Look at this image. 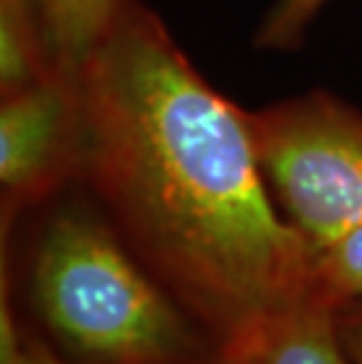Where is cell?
Wrapping results in <instances>:
<instances>
[{
  "mask_svg": "<svg viewBox=\"0 0 362 364\" xmlns=\"http://www.w3.org/2000/svg\"><path fill=\"white\" fill-rule=\"evenodd\" d=\"M82 183L156 280L223 338L311 291V247L280 214L247 111L122 0L73 73Z\"/></svg>",
  "mask_w": 362,
  "mask_h": 364,
  "instance_id": "cell-1",
  "label": "cell"
},
{
  "mask_svg": "<svg viewBox=\"0 0 362 364\" xmlns=\"http://www.w3.org/2000/svg\"><path fill=\"white\" fill-rule=\"evenodd\" d=\"M28 289L45 327L92 364H181L196 353L179 301L95 207L61 203L45 216Z\"/></svg>",
  "mask_w": 362,
  "mask_h": 364,
  "instance_id": "cell-2",
  "label": "cell"
},
{
  "mask_svg": "<svg viewBox=\"0 0 362 364\" xmlns=\"http://www.w3.org/2000/svg\"><path fill=\"white\" fill-rule=\"evenodd\" d=\"M254 151L280 214L311 254L362 223V113L329 92L247 111Z\"/></svg>",
  "mask_w": 362,
  "mask_h": 364,
  "instance_id": "cell-3",
  "label": "cell"
},
{
  "mask_svg": "<svg viewBox=\"0 0 362 364\" xmlns=\"http://www.w3.org/2000/svg\"><path fill=\"white\" fill-rule=\"evenodd\" d=\"M0 97V191L7 230L24 209L75 183L82 125L75 78L59 68Z\"/></svg>",
  "mask_w": 362,
  "mask_h": 364,
  "instance_id": "cell-4",
  "label": "cell"
},
{
  "mask_svg": "<svg viewBox=\"0 0 362 364\" xmlns=\"http://www.w3.org/2000/svg\"><path fill=\"white\" fill-rule=\"evenodd\" d=\"M217 364H351L334 311L311 291L240 324L221 338Z\"/></svg>",
  "mask_w": 362,
  "mask_h": 364,
  "instance_id": "cell-5",
  "label": "cell"
},
{
  "mask_svg": "<svg viewBox=\"0 0 362 364\" xmlns=\"http://www.w3.org/2000/svg\"><path fill=\"white\" fill-rule=\"evenodd\" d=\"M120 5L122 0H36L50 64L73 75Z\"/></svg>",
  "mask_w": 362,
  "mask_h": 364,
  "instance_id": "cell-6",
  "label": "cell"
},
{
  "mask_svg": "<svg viewBox=\"0 0 362 364\" xmlns=\"http://www.w3.org/2000/svg\"><path fill=\"white\" fill-rule=\"evenodd\" d=\"M50 68L36 0H0V95L31 85Z\"/></svg>",
  "mask_w": 362,
  "mask_h": 364,
  "instance_id": "cell-7",
  "label": "cell"
},
{
  "mask_svg": "<svg viewBox=\"0 0 362 364\" xmlns=\"http://www.w3.org/2000/svg\"><path fill=\"white\" fill-rule=\"evenodd\" d=\"M311 294L334 313L362 301V223L311 254Z\"/></svg>",
  "mask_w": 362,
  "mask_h": 364,
  "instance_id": "cell-8",
  "label": "cell"
},
{
  "mask_svg": "<svg viewBox=\"0 0 362 364\" xmlns=\"http://www.w3.org/2000/svg\"><path fill=\"white\" fill-rule=\"evenodd\" d=\"M329 0H278L257 28V48L289 52L304 43L311 21Z\"/></svg>",
  "mask_w": 362,
  "mask_h": 364,
  "instance_id": "cell-9",
  "label": "cell"
},
{
  "mask_svg": "<svg viewBox=\"0 0 362 364\" xmlns=\"http://www.w3.org/2000/svg\"><path fill=\"white\" fill-rule=\"evenodd\" d=\"M336 334L351 364H362V301L334 313Z\"/></svg>",
  "mask_w": 362,
  "mask_h": 364,
  "instance_id": "cell-10",
  "label": "cell"
},
{
  "mask_svg": "<svg viewBox=\"0 0 362 364\" xmlns=\"http://www.w3.org/2000/svg\"><path fill=\"white\" fill-rule=\"evenodd\" d=\"M0 364H31L28 346L21 343L10 306L0 308Z\"/></svg>",
  "mask_w": 362,
  "mask_h": 364,
  "instance_id": "cell-11",
  "label": "cell"
},
{
  "mask_svg": "<svg viewBox=\"0 0 362 364\" xmlns=\"http://www.w3.org/2000/svg\"><path fill=\"white\" fill-rule=\"evenodd\" d=\"M28 360H31V364H68L64 360H59L57 355H52L48 348L41 343H33L28 348Z\"/></svg>",
  "mask_w": 362,
  "mask_h": 364,
  "instance_id": "cell-12",
  "label": "cell"
}]
</instances>
